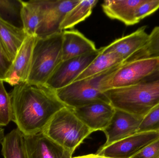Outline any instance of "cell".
<instances>
[{
    "label": "cell",
    "mask_w": 159,
    "mask_h": 158,
    "mask_svg": "<svg viewBox=\"0 0 159 158\" xmlns=\"http://www.w3.org/2000/svg\"><path fill=\"white\" fill-rule=\"evenodd\" d=\"M9 94L12 121L25 136L42 132L54 115L66 106L56 91L46 84L20 83L14 87Z\"/></svg>",
    "instance_id": "6da1fadb"
},
{
    "label": "cell",
    "mask_w": 159,
    "mask_h": 158,
    "mask_svg": "<svg viewBox=\"0 0 159 158\" xmlns=\"http://www.w3.org/2000/svg\"><path fill=\"white\" fill-rule=\"evenodd\" d=\"M104 93L116 109L143 118L159 104V80L110 89Z\"/></svg>",
    "instance_id": "7a4b0ae2"
},
{
    "label": "cell",
    "mask_w": 159,
    "mask_h": 158,
    "mask_svg": "<svg viewBox=\"0 0 159 158\" xmlns=\"http://www.w3.org/2000/svg\"><path fill=\"white\" fill-rule=\"evenodd\" d=\"M42 132L73 155L93 131L66 106L54 115Z\"/></svg>",
    "instance_id": "3957f363"
},
{
    "label": "cell",
    "mask_w": 159,
    "mask_h": 158,
    "mask_svg": "<svg viewBox=\"0 0 159 158\" xmlns=\"http://www.w3.org/2000/svg\"><path fill=\"white\" fill-rule=\"evenodd\" d=\"M62 32L45 38H37L26 83L46 84L62 59Z\"/></svg>",
    "instance_id": "277c9868"
},
{
    "label": "cell",
    "mask_w": 159,
    "mask_h": 158,
    "mask_svg": "<svg viewBox=\"0 0 159 158\" xmlns=\"http://www.w3.org/2000/svg\"><path fill=\"white\" fill-rule=\"evenodd\" d=\"M120 65L91 77L75 81L70 85L56 91L57 96L66 106L72 109L96 102L110 103L103 90V83Z\"/></svg>",
    "instance_id": "5b68a950"
},
{
    "label": "cell",
    "mask_w": 159,
    "mask_h": 158,
    "mask_svg": "<svg viewBox=\"0 0 159 158\" xmlns=\"http://www.w3.org/2000/svg\"><path fill=\"white\" fill-rule=\"evenodd\" d=\"M159 65V57L144 58L124 62L106 79L102 85L104 92L142 82L157 69Z\"/></svg>",
    "instance_id": "8992f818"
},
{
    "label": "cell",
    "mask_w": 159,
    "mask_h": 158,
    "mask_svg": "<svg viewBox=\"0 0 159 158\" xmlns=\"http://www.w3.org/2000/svg\"><path fill=\"white\" fill-rule=\"evenodd\" d=\"M101 51L100 48L80 56L62 60L46 84L56 91L71 84L88 68Z\"/></svg>",
    "instance_id": "52a82bcc"
},
{
    "label": "cell",
    "mask_w": 159,
    "mask_h": 158,
    "mask_svg": "<svg viewBox=\"0 0 159 158\" xmlns=\"http://www.w3.org/2000/svg\"><path fill=\"white\" fill-rule=\"evenodd\" d=\"M80 0H43V13L36 33L45 38L62 32L61 26L66 15Z\"/></svg>",
    "instance_id": "ba28073f"
},
{
    "label": "cell",
    "mask_w": 159,
    "mask_h": 158,
    "mask_svg": "<svg viewBox=\"0 0 159 158\" xmlns=\"http://www.w3.org/2000/svg\"><path fill=\"white\" fill-rule=\"evenodd\" d=\"M159 138V132H138L105 147L96 155L110 158H131L143 148Z\"/></svg>",
    "instance_id": "9c48e42d"
},
{
    "label": "cell",
    "mask_w": 159,
    "mask_h": 158,
    "mask_svg": "<svg viewBox=\"0 0 159 158\" xmlns=\"http://www.w3.org/2000/svg\"><path fill=\"white\" fill-rule=\"evenodd\" d=\"M115 109L110 123L103 131L106 137V142L101 147L102 148L138 133L143 118Z\"/></svg>",
    "instance_id": "30bf717a"
},
{
    "label": "cell",
    "mask_w": 159,
    "mask_h": 158,
    "mask_svg": "<svg viewBox=\"0 0 159 158\" xmlns=\"http://www.w3.org/2000/svg\"><path fill=\"white\" fill-rule=\"evenodd\" d=\"M36 40V36H27L12 61L4 82L13 87L26 83L30 70L33 52Z\"/></svg>",
    "instance_id": "8fae6325"
},
{
    "label": "cell",
    "mask_w": 159,
    "mask_h": 158,
    "mask_svg": "<svg viewBox=\"0 0 159 158\" xmlns=\"http://www.w3.org/2000/svg\"><path fill=\"white\" fill-rule=\"evenodd\" d=\"M72 109L77 117L93 132L103 131L110 123L116 110L110 103L103 102Z\"/></svg>",
    "instance_id": "7c38bea8"
},
{
    "label": "cell",
    "mask_w": 159,
    "mask_h": 158,
    "mask_svg": "<svg viewBox=\"0 0 159 158\" xmlns=\"http://www.w3.org/2000/svg\"><path fill=\"white\" fill-rule=\"evenodd\" d=\"M146 28L143 26L129 35L116 39L102 48V52L116 53L123 59L124 63L130 60L148 43L149 35L146 31Z\"/></svg>",
    "instance_id": "4fadbf2b"
},
{
    "label": "cell",
    "mask_w": 159,
    "mask_h": 158,
    "mask_svg": "<svg viewBox=\"0 0 159 158\" xmlns=\"http://www.w3.org/2000/svg\"><path fill=\"white\" fill-rule=\"evenodd\" d=\"M27 158H71L72 155L43 132L25 136Z\"/></svg>",
    "instance_id": "5bb4252c"
},
{
    "label": "cell",
    "mask_w": 159,
    "mask_h": 158,
    "mask_svg": "<svg viewBox=\"0 0 159 158\" xmlns=\"http://www.w3.org/2000/svg\"><path fill=\"white\" fill-rule=\"evenodd\" d=\"M143 0H106L102 4L103 11L112 19H117L127 26L138 23L135 18L137 7Z\"/></svg>",
    "instance_id": "9a60e30c"
},
{
    "label": "cell",
    "mask_w": 159,
    "mask_h": 158,
    "mask_svg": "<svg viewBox=\"0 0 159 158\" xmlns=\"http://www.w3.org/2000/svg\"><path fill=\"white\" fill-rule=\"evenodd\" d=\"M62 59L66 60L97 50L94 43L77 30L62 31Z\"/></svg>",
    "instance_id": "2e32d148"
},
{
    "label": "cell",
    "mask_w": 159,
    "mask_h": 158,
    "mask_svg": "<svg viewBox=\"0 0 159 158\" xmlns=\"http://www.w3.org/2000/svg\"><path fill=\"white\" fill-rule=\"evenodd\" d=\"M27 36L22 27L15 26L0 18V40L12 61Z\"/></svg>",
    "instance_id": "e0dca14e"
},
{
    "label": "cell",
    "mask_w": 159,
    "mask_h": 158,
    "mask_svg": "<svg viewBox=\"0 0 159 158\" xmlns=\"http://www.w3.org/2000/svg\"><path fill=\"white\" fill-rule=\"evenodd\" d=\"M20 18L22 27L28 36H36L43 13V0L20 1Z\"/></svg>",
    "instance_id": "ac0fdd59"
},
{
    "label": "cell",
    "mask_w": 159,
    "mask_h": 158,
    "mask_svg": "<svg viewBox=\"0 0 159 158\" xmlns=\"http://www.w3.org/2000/svg\"><path fill=\"white\" fill-rule=\"evenodd\" d=\"M124 63L123 59L116 53H104L101 51L99 54L80 74L76 81L102 73Z\"/></svg>",
    "instance_id": "d6986e66"
},
{
    "label": "cell",
    "mask_w": 159,
    "mask_h": 158,
    "mask_svg": "<svg viewBox=\"0 0 159 158\" xmlns=\"http://www.w3.org/2000/svg\"><path fill=\"white\" fill-rule=\"evenodd\" d=\"M1 145L4 158H27L24 135L17 128L5 135Z\"/></svg>",
    "instance_id": "ffe728a7"
},
{
    "label": "cell",
    "mask_w": 159,
    "mask_h": 158,
    "mask_svg": "<svg viewBox=\"0 0 159 158\" xmlns=\"http://www.w3.org/2000/svg\"><path fill=\"white\" fill-rule=\"evenodd\" d=\"M98 2L97 0H80L66 15L61 26V30L71 28L84 21L90 15Z\"/></svg>",
    "instance_id": "44dd1931"
},
{
    "label": "cell",
    "mask_w": 159,
    "mask_h": 158,
    "mask_svg": "<svg viewBox=\"0 0 159 158\" xmlns=\"http://www.w3.org/2000/svg\"><path fill=\"white\" fill-rule=\"evenodd\" d=\"M12 117L11 96L5 88L4 82L0 80V127L7 126L12 121Z\"/></svg>",
    "instance_id": "7402d4cb"
},
{
    "label": "cell",
    "mask_w": 159,
    "mask_h": 158,
    "mask_svg": "<svg viewBox=\"0 0 159 158\" xmlns=\"http://www.w3.org/2000/svg\"><path fill=\"white\" fill-rule=\"evenodd\" d=\"M149 35V40L145 47L129 60L144 58L159 57V26L154 28Z\"/></svg>",
    "instance_id": "603a6c76"
},
{
    "label": "cell",
    "mask_w": 159,
    "mask_h": 158,
    "mask_svg": "<svg viewBox=\"0 0 159 158\" xmlns=\"http://www.w3.org/2000/svg\"><path fill=\"white\" fill-rule=\"evenodd\" d=\"M159 132V104L142 119L138 132Z\"/></svg>",
    "instance_id": "cb8c5ba5"
},
{
    "label": "cell",
    "mask_w": 159,
    "mask_h": 158,
    "mask_svg": "<svg viewBox=\"0 0 159 158\" xmlns=\"http://www.w3.org/2000/svg\"><path fill=\"white\" fill-rule=\"evenodd\" d=\"M20 1L0 0V18L11 23V19L20 16Z\"/></svg>",
    "instance_id": "d4e9b609"
},
{
    "label": "cell",
    "mask_w": 159,
    "mask_h": 158,
    "mask_svg": "<svg viewBox=\"0 0 159 158\" xmlns=\"http://www.w3.org/2000/svg\"><path fill=\"white\" fill-rule=\"evenodd\" d=\"M159 9V0H143L137 7L135 18L139 23Z\"/></svg>",
    "instance_id": "484cf974"
},
{
    "label": "cell",
    "mask_w": 159,
    "mask_h": 158,
    "mask_svg": "<svg viewBox=\"0 0 159 158\" xmlns=\"http://www.w3.org/2000/svg\"><path fill=\"white\" fill-rule=\"evenodd\" d=\"M131 158H159V138L145 147Z\"/></svg>",
    "instance_id": "4316f807"
},
{
    "label": "cell",
    "mask_w": 159,
    "mask_h": 158,
    "mask_svg": "<svg viewBox=\"0 0 159 158\" xmlns=\"http://www.w3.org/2000/svg\"><path fill=\"white\" fill-rule=\"evenodd\" d=\"M12 63L0 40V80L4 82Z\"/></svg>",
    "instance_id": "83f0119b"
},
{
    "label": "cell",
    "mask_w": 159,
    "mask_h": 158,
    "mask_svg": "<svg viewBox=\"0 0 159 158\" xmlns=\"http://www.w3.org/2000/svg\"><path fill=\"white\" fill-rule=\"evenodd\" d=\"M159 80V65L157 69L151 75L145 79L142 82L153 81Z\"/></svg>",
    "instance_id": "f1b7e54d"
},
{
    "label": "cell",
    "mask_w": 159,
    "mask_h": 158,
    "mask_svg": "<svg viewBox=\"0 0 159 158\" xmlns=\"http://www.w3.org/2000/svg\"><path fill=\"white\" fill-rule=\"evenodd\" d=\"M96 156V154H89V155H86V156L75 157H72L71 158H95Z\"/></svg>",
    "instance_id": "f546056e"
},
{
    "label": "cell",
    "mask_w": 159,
    "mask_h": 158,
    "mask_svg": "<svg viewBox=\"0 0 159 158\" xmlns=\"http://www.w3.org/2000/svg\"><path fill=\"white\" fill-rule=\"evenodd\" d=\"M4 136V129L2 127H0V144H1Z\"/></svg>",
    "instance_id": "4dcf8cb0"
},
{
    "label": "cell",
    "mask_w": 159,
    "mask_h": 158,
    "mask_svg": "<svg viewBox=\"0 0 159 158\" xmlns=\"http://www.w3.org/2000/svg\"><path fill=\"white\" fill-rule=\"evenodd\" d=\"M95 158H110L105 157L102 156H98V155H96V157Z\"/></svg>",
    "instance_id": "1f68e13d"
}]
</instances>
